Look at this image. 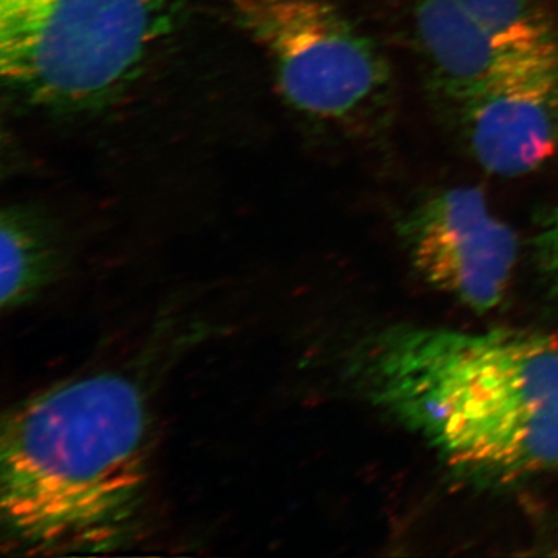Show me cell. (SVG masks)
<instances>
[{"label": "cell", "mask_w": 558, "mask_h": 558, "mask_svg": "<svg viewBox=\"0 0 558 558\" xmlns=\"http://www.w3.org/2000/svg\"><path fill=\"white\" fill-rule=\"evenodd\" d=\"M348 373L450 468L498 481L558 470L556 339L395 326L363 341Z\"/></svg>", "instance_id": "1"}, {"label": "cell", "mask_w": 558, "mask_h": 558, "mask_svg": "<svg viewBox=\"0 0 558 558\" xmlns=\"http://www.w3.org/2000/svg\"><path fill=\"white\" fill-rule=\"evenodd\" d=\"M150 411L130 376L60 381L3 416L0 524L27 554L105 553L137 537L150 476Z\"/></svg>", "instance_id": "2"}, {"label": "cell", "mask_w": 558, "mask_h": 558, "mask_svg": "<svg viewBox=\"0 0 558 558\" xmlns=\"http://www.w3.org/2000/svg\"><path fill=\"white\" fill-rule=\"evenodd\" d=\"M183 0H0V78L58 112L100 109L146 69Z\"/></svg>", "instance_id": "3"}, {"label": "cell", "mask_w": 558, "mask_h": 558, "mask_svg": "<svg viewBox=\"0 0 558 558\" xmlns=\"http://www.w3.org/2000/svg\"><path fill=\"white\" fill-rule=\"evenodd\" d=\"M269 62L282 97L304 116L348 124L387 106L391 70L332 0H215Z\"/></svg>", "instance_id": "4"}, {"label": "cell", "mask_w": 558, "mask_h": 558, "mask_svg": "<svg viewBox=\"0 0 558 558\" xmlns=\"http://www.w3.org/2000/svg\"><path fill=\"white\" fill-rule=\"evenodd\" d=\"M400 238L421 277L469 310L488 312L505 299L519 240L483 191L454 186L429 194L400 222Z\"/></svg>", "instance_id": "5"}, {"label": "cell", "mask_w": 558, "mask_h": 558, "mask_svg": "<svg viewBox=\"0 0 558 558\" xmlns=\"http://www.w3.org/2000/svg\"><path fill=\"white\" fill-rule=\"evenodd\" d=\"M447 102L483 170L505 178L538 170L558 150V49L509 58Z\"/></svg>", "instance_id": "6"}, {"label": "cell", "mask_w": 558, "mask_h": 558, "mask_svg": "<svg viewBox=\"0 0 558 558\" xmlns=\"http://www.w3.org/2000/svg\"><path fill=\"white\" fill-rule=\"evenodd\" d=\"M410 28L414 50L444 100L464 94L517 57L499 50L457 0H411Z\"/></svg>", "instance_id": "7"}, {"label": "cell", "mask_w": 558, "mask_h": 558, "mask_svg": "<svg viewBox=\"0 0 558 558\" xmlns=\"http://www.w3.org/2000/svg\"><path fill=\"white\" fill-rule=\"evenodd\" d=\"M64 255L49 223L27 208L3 209L0 218V304L16 311L38 299L60 277Z\"/></svg>", "instance_id": "8"}, {"label": "cell", "mask_w": 558, "mask_h": 558, "mask_svg": "<svg viewBox=\"0 0 558 558\" xmlns=\"http://www.w3.org/2000/svg\"><path fill=\"white\" fill-rule=\"evenodd\" d=\"M508 54L558 49V20L548 0H457Z\"/></svg>", "instance_id": "9"}, {"label": "cell", "mask_w": 558, "mask_h": 558, "mask_svg": "<svg viewBox=\"0 0 558 558\" xmlns=\"http://www.w3.org/2000/svg\"><path fill=\"white\" fill-rule=\"evenodd\" d=\"M535 264L543 286L558 300V204L539 223L534 241Z\"/></svg>", "instance_id": "10"}]
</instances>
